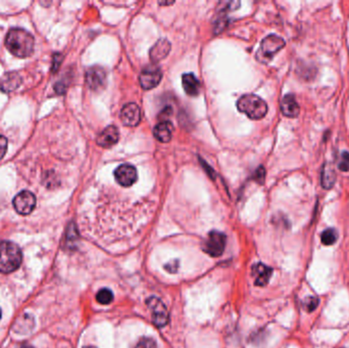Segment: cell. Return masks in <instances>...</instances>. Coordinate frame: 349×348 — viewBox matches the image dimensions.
Segmentation results:
<instances>
[{
	"label": "cell",
	"mask_w": 349,
	"mask_h": 348,
	"mask_svg": "<svg viewBox=\"0 0 349 348\" xmlns=\"http://www.w3.org/2000/svg\"><path fill=\"white\" fill-rule=\"evenodd\" d=\"M335 183V173L334 171L329 167L325 166V170L323 171L322 176V184L326 189H330L333 184Z\"/></svg>",
	"instance_id": "ffe728a7"
},
{
	"label": "cell",
	"mask_w": 349,
	"mask_h": 348,
	"mask_svg": "<svg viewBox=\"0 0 349 348\" xmlns=\"http://www.w3.org/2000/svg\"><path fill=\"white\" fill-rule=\"evenodd\" d=\"M162 78L163 72L161 67L156 64H150L142 69L139 80H140V85L144 90H151L160 84Z\"/></svg>",
	"instance_id": "8992f818"
},
{
	"label": "cell",
	"mask_w": 349,
	"mask_h": 348,
	"mask_svg": "<svg viewBox=\"0 0 349 348\" xmlns=\"http://www.w3.org/2000/svg\"><path fill=\"white\" fill-rule=\"evenodd\" d=\"M107 76L104 68L100 66H92L86 73V83L93 91H101L105 88Z\"/></svg>",
	"instance_id": "9c48e42d"
},
{
	"label": "cell",
	"mask_w": 349,
	"mask_h": 348,
	"mask_svg": "<svg viewBox=\"0 0 349 348\" xmlns=\"http://www.w3.org/2000/svg\"><path fill=\"white\" fill-rule=\"evenodd\" d=\"M152 314V321L156 326L162 328L169 323V313L167 306L158 297H150L146 301Z\"/></svg>",
	"instance_id": "ba28073f"
},
{
	"label": "cell",
	"mask_w": 349,
	"mask_h": 348,
	"mask_svg": "<svg viewBox=\"0 0 349 348\" xmlns=\"http://www.w3.org/2000/svg\"><path fill=\"white\" fill-rule=\"evenodd\" d=\"M23 254L20 247L13 242H0V273L10 274L18 269L22 263Z\"/></svg>",
	"instance_id": "7a4b0ae2"
},
{
	"label": "cell",
	"mask_w": 349,
	"mask_h": 348,
	"mask_svg": "<svg viewBox=\"0 0 349 348\" xmlns=\"http://www.w3.org/2000/svg\"><path fill=\"white\" fill-rule=\"evenodd\" d=\"M321 239L324 245H333L338 239V232L333 228H329L322 233Z\"/></svg>",
	"instance_id": "44dd1931"
},
{
	"label": "cell",
	"mask_w": 349,
	"mask_h": 348,
	"mask_svg": "<svg viewBox=\"0 0 349 348\" xmlns=\"http://www.w3.org/2000/svg\"><path fill=\"white\" fill-rule=\"evenodd\" d=\"M273 269L263 263H257L252 266V276L256 286H264L269 281Z\"/></svg>",
	"instance_id": "5bb4252c"
},
{
	"label": "cell",
	"mask_w": 349,
	"mask_h": 348,
	"mask_svg": "<svg viewBox=\"0 0 349 348\" xmlns=\"http://www.w3.org/2000/svg\"><path fill=\"white\" fill-rule=\"evenodd\" d=\"M165 268H166L169 273L175 274V273H177V270H178V268H179V261H178L177 259H176V260H172V261H170L169 263L166 264Z\"/></svg>",
	"instance_id": "4316f807"
},
{
	"label": "cell",
	"mask_w": 349,
	"mask_h": 348,
	"mask_svg": "<svg viewBox=\"0 0 349 348\" xmlns=\"http://www.w3.org/2000/svg\"><path fill=\"white\" fill-rule=\"evenodd\" d=\"M160 5H165V6H169V5H173V3H161Z\"/></svg>",
	"instance_id": "f1b7e54d"
},
{
	"label": "cell",
	"mask_w": 349,
	"mask_h": 348,
	"mask_svg": "<svg viewBox=\"0 0 349 348\" xmlns=\"http://www.w3.org/2000/svg\"><path fill=\"white\" fill-rule=\"evenodd\" d=\"M96 299L97 301L100 303V304H103V305H107L109 304L112 299H113V294L112 292L109 290V289H101L97 295H96Z\"/></svg>",
	"instance_id": "7402d4cb"
},
{
	"label": "cell",
	"mask_w": 349,
	"mask_h": 348,
	"mask_svg": "<svg viewBox=\"0 0 349 348\" xmlns=\"http://www.w3.org/2000/svg\"><path fill=\"white\" fill-rule=\"evenodd\" d=\"M0 319H2V310H0Z\"/></svg>",
	"instance_id": "4dcf8cb0"
},
{
	"label": "cell",
	"mask_w": 349,
	"mask_h": 348,
	"mask_svg": "<svg viewBox=\"0 0 349 348\" xmlns=\"http://www.w3.org/2000/svg\"><path fill=\"white\" fill-rule=\"evenodd\" d=\"M84 348H96V347H94V346H86Z\"/></svg>",
	"instance_id": "f546056e"
},
{
	"label": "cell",
	"mask_w": 349,
	"mask_h": 348,
	"mask_svg": "<svg viewBox=\"0 0 349 348\" xmlns=\"http://www.w3.org/2000/svg\"><path fill=\"white\" fill-rule=\"evenodd\" d=\"M318 305H319V299L314 296L306 297V299L303 302V307L307 313L314 312L318 307Z\"/></svg>",
	"instance_id": "603a6c76"
},
{
	"label": "cell",
	"mask_w": 349,
	"mask_h": 348,
	"mask_svg": "<svg viewBox=\"0 0 349 348\" xmlns=\"http://www.w3.org/2000/svg\"><path fill=\"white\" fill-rule=\"evenodd\" d=\"M183 88L189 96H197L200 91V83L193 74H185L182 77Z\"/></svg>",
	"instance_id": "ac0fdd59"
},
{
	"label": "cell",
	"mask_w": 349,
	"mask_h": 348,
	"mask_svg": "<svg viewBox=\"0 0 349 348\" xmlns=\"http://www.w3.org/2000/svg\"><path fill=\"white\" fill-rule=\"evenodd\" d=\"M6 46L17 57H29L34 50V37L23 29L15 28L8 33Z\"/></svg>",
	"instance_id": "6da1fadb"
},
{
	"label": "cell",
	"mask_w": 349,
	"mask_h": 348,
	"mask_svg": "<svg viewBox=\"0 0 349 348\" xmlns=\"http://www.w3.org/2000/svg\"><path fill=\"white\" fill-rule=\"evenodd\" d=\"M284 46L285 41L283 38L274 34L268 35L261 41L260 47L256 53V58L262 63H267Z\"/></svg>",
	"instance_id": "277c9868"
},
{
	"label": "cell",
	"mask_w": 349,
	"mask_h": 348,
	"mask_svg": "<svg viewBox=\"0 0 349 348\" xmlns=\"http://www.w3.org/2000/svg\"><path fill=\"white\" fill-rule=\"evenodd\" d=\"M281 110L285 117L296 118L299 114V105L292 94H287L283 97L281 101Z\"/></svg>",
	"instance_id": "e0dca14e"
},
{
	"label": "cell",
	"mask_w": 349,
	"mask_h": 348,
	"mask_svg": "<svg viewBox=\"0 0 349 348\" xmlns=\"http://www.w3.org/2000/svg\"><path fill=\"white\" fill-rule=\"evenodd\" d=\"M339 170L342 172H347L349 171V153L347 151H343L338 164Z\"/></svg>",
	"instance_id": "cb8c5ba5"
},
{
	"label": "cell",
	"mask_w": 349,
	"mask_h": 348,
	"mask_svg": "<svg viewBox=\"0 0 349 348\" xmlns=\"http://www.w3.org/2000/svg\"><path fill=\"white\" fill-rule=\"evenodd\" d=\"M134 348H157V342L151 338H143L136 344Z\"/></svg>",
	"instance_id": "d4e9b609"
},
{
	"label": "cell",
	"mask_w": 349,
	"mask_h": 348,
	"mask_svg": "<svg viewBox=\"0 0 349 348\" xmlns=\"http://www.w3.org/2000/svg\"><path fill=\"white\" fill-rule=\"evenodd\" d=\"M121 120L127 127H135L141 121V110L136 103L126 104L121 111Z\"/></svg>",
	"instance_id": "8fae6325"
},
{
	"label": "cell",
	"mask_w": 349,
	"mask_h": 348,
	"mask_svg": "<svg viewBox=\"0 0 349 348\" xmlns=\"http://www.w3.org/2000/svg\"><path fill=\"white\" fill-rule=\"evenodd\" d=\"M119 136L118 128L114 126H108L97 137V144L104 148L111 147L118 143Z\"/></svg>",
	"instance_id": "7c38bea8"
},
{
	"label": "cell",
	"mask_w": 349,
	"mask_h": 348,
	"mask_svg": "<svg viewBox=\"0 0 349 348\" xmlns=\"http://www.w3.org/2000/svg\"><path fill=\"white\" fill-rule=\"evenodd\" d=\"M21 348H34V347L31 345H23Z\"/></svg>",
	"instance_id": "83f0119b"
},
{
	"label": "cell",
	"mask_w": 349,
	"mask_h": 348,
	"mask_svg": "<svg viewBox=\"0 0 349 348\" xmlns=\"http://www.w3.org/2000/svg\"><path fill=\"white\" fill-rule=\"evenodd\" d=\"M237 108L251 120H260L267 112V105L264 100L254 94H245L237 101Z\"/></svg>",
	"instance_id": "3957f363"
},
{
	"label": "cell",
	"mask_w": 349,
	"mask_h": 348,
	"mask_svg": "<svg viewBox=\"0 0 349 348\" xmlns=\"http://www.w3.org/2000/svg\"><path fill=\"white\" fill-rule=\"evenodd\" d=\"M170 51H171V43L166 39H162L152 46L149 52V56L152 62H159L163 60L165 57H167Z\"/></svg>",
	"instance_id": "9a60e30c"
},
{
	"label": "cell",
	"mask_w": 349,
	"mask_h": 348,
	"mask_svg": "<svg viewBox=\"0 0 349 348\" xmlns=\"http://www.w3.org/2000/svg\"><path fill=\"white\" fill-rule=\"evenodd\" d=\"M341 348H342V347H341Z\"/></svg>",
	"instance_id": "1f68e13d"
},
{
	"label": "cell",
	"mask_w": 349,
	"mask_h": 348,
	"mask_svg": "<svg viewBox=\"0 0 349 348\" xmlns=\"http://www.w3.org/2000/svg\"><path fill=\"white\" fill-rule=\"evenodd\" d=\"M114 178L117 182L123 187H131L138 178L136 169L128 164L120 166L114 172Z\"/></svg>",
	"instance_id": "30bf717a"
},
{
	"label": "cell",
	"mask_w": 349,
	"mask_h": 348,
	"mask_svg": "<svg viewBox=\"0 0 349 348\" xmlns=\"http://www.w3.org/2000/svg\"><path fill=\"white\" fill-rule=\"evenodd\" d=\"M13 203L18 214L28 216L34 211L36 206V197L30 191H22L14 198Z\"/></svg>",
	"instance_id": "52a82bcc"
},
{
	"label": "cell",
	"mask_w": 349,
	"mask_h": 348,
	"mask_svg": "<svg viewBox=\"0 0 349 348\" xmlns=\"http://www.w3.org/2000/svg\"><path fill=\"white\" fill-rule=\"evenodd\" d=\"M7 150H8V139L5 136L0 135V160L6 156Z\"/></svg>",
	"instance_id": "484cf974"
},
{
	"label": "cell",
	"mask_w": 349,
	"mask_h": 348,
	"mask_svg": "<svg viewBox=\"0 0 349 348\" xmlns=\"http://www.w3.org/2000/svg\"><path fill=\"white\" fill-rule=\"evenodd\" d=\"M22 84V77L15 72L5 74L0 78V90L6 93H10L18 89Z\"/></svg>",
	"instance_id": "4fadbf2b"
},
{
	"label": "cell",
	"mask_w": 349,
	"mask_h": 348,
	"mask_svg": "<svg viewBox=\"0 0 349 348\" xmlns=\"http://www.w3.org/2000/svg\"><path fill=\"white\" fill-rule=\"evenodd\" d=\"M226 247V236L219 231H213L208 234L207 239L203 245V250L213 257H218L223 254Z\"/></svg>",
	"instance_id": "5b68a950"
},
{
	"label": "cell",
	"mask_w": 349,
	"mask_h": 348,
	"mask_svg": "<svg viewBox=\"0 0 349 348\" xmlns=\"http://www.w3.org/2000/svg\"><path fill=\"white\" fill-rule=\"evenodd\" d=\"M34 328V319L29 315H24L16 322L14 329L15 332L20 334H26Z\"/></svg>",
	"instance_id": "d6986e66"
},
{
	"label": "cell",
	"mask_w": 349,
	"mask_h": 348,
	"mask_svg": "<svg viewBox=\"0 0 349 348\" xmlns=\"http://www.w3.org/2000/svg\"><path fill=\"white\" fill-rule=\"evenodd\" d=\"M173 131L174 127L172 123L169 121H164L156 126L153 134L160 142L167 143L171 141V139L173 137Z\"/></svg>",
	"instance_id": "2e32d148"
}]
</instances>
